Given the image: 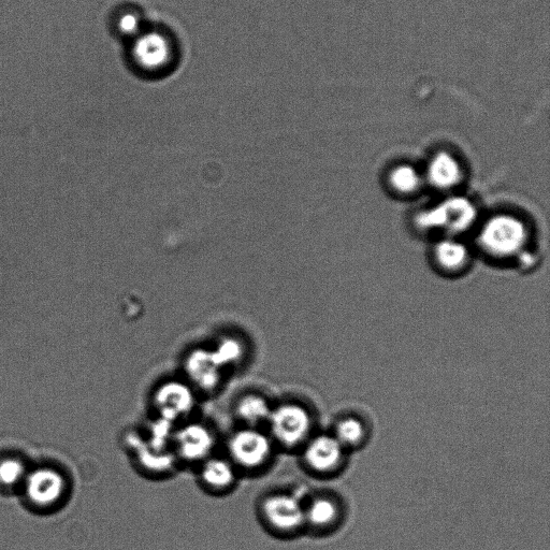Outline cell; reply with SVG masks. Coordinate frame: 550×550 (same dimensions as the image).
<instances>
[{
    "instance_id": "1",
    "label": "cell",
    "mask_w": 550,
    "mask_h": 550,
    "mask_svg": "<svg viewBox=\"0 0 550 550\" xmlns=\"http://www.w3.org/2000/svg\"><path fill=\"white\" fill-rule=\"evenodd\" d=\"M258 523L274 539L291 541L306 533L305 499L289 490L260 496L255 508Z\"/></svg>"
},
{
    "instance_id": "2",
    "label": "cell",
    "mask_w": 550,
    "mask_h": 550,
    "mask_svg": "<svg viewBox=\"0 0 550 550\" xmlns=\"http://www.w3.org/2000/svg\"><path fill=\"white\" fill-rule=\"evenodd\" d=\"M224 454L243 479L266 474L280 452L266 429L237 426L225 440Z\"/></svg>"
},
{
    "instance_id": "3",
    "label": "cell",
    "mask_w": 550,
    "mask_h": 550,
    "mask_svg": "<svg viewBox=\"0 0 550 550\" xmlns=\"http://www.w3.org/2000/svg\"><path fill=\"white\" fill-rule=\"evenodd\" d=\"M266 431L281 453L297 454L315 433V419L297 399L274 402Z\"/></svg>"
},
{
    "instance_id": "4",
    "label": "cell",
    "mask_w": 550,
    "mask_h": 550,
    "mask_svg": "<svg viewBox=\"0 0 550 550\" xmlns=\"http://www.w3.org/2000/svg\"><path fill=\"white\" fill-rule=\"evenodd\" d=\"M200 399L194 388L179 375L154 386L150 405L154 417L178 426L195 417Z\"/></svg>"
},
{
    "instance_id": "5",
    "label": "cell",
    "mask_w": 550,
    "mask_h": 550,
    "mask_svg": "<svg viewBox=\"0 0 550 550\" xmlns=\"http://www.w3.org/2000/svg\"><path fill=\"white\" fill-rule=\"evenodd\" d=\"M220 438L212 425L192 418L176 427L171 442L180 468L195 469L219 450Z\"/></svg>"
},
{
    "instance_id": "6",
    "label": "cell",
    "mask_w": 550,
    "mask_h": 550,
    "mask_svg": "<svg viewBox=\"0 0 550 550\" xmlns=\"http://www.w3.org/2000/svg\"><path fill=\"white\" fill-rule=\"evenodd\" d=\"M228 375L210 344L192 346L182 357L181 376L200 398H212L220 394Z\"/></svg>"
},
{
    "instance_id": "7",
    "label": "cell",
    "mask_w": 550,
    "mask_h": 550,
    "mask_svg": "<svg viewBox=\"0 0 550 550\" xmlns=\"http://www.w3.org/2000/svg\"><path fill=\"white\" fill-rule=\"evenodd\" d=\"M176 57L171 37L159 30L142 31L132 40L129 61L140 74L159 76L170 69Z\"/></svg>"
},
{
    "instance_id": "8",
    "label": "cell",
    "mask_w": 550,
    "mask_h": 550,
    "mask_svg": "<svg viewBox=\"0 0 550 550\" xmlns=\"http://www.w3.org/2000/svg\"><path fill=\"white\" fill-rule=\"evenodd\" d=\"M301 466L317 477L335 475L344 465L346 450L332 433H314L297 453Z\"/></svg>"
},
{
    "instance_id": "9",
    "label": "cell",
    "mask_w": 550,
    "mask_h": 550,
    "mask_svg": "<svg viewBox=\"0 0 550 550\" xmlns=\"http://www.w3.org/2000/svg\"><path fill=\"white\" fill-rule=\"evenodd\" d=\"M527 235L526 226L516 217L498 215L484 226L481 241L489 253L510 256L523 248Z\"/></svg>"
},
{
    "instance_id": "10",
    "label": "cell",
    "mask_w": 550,
    "mask_h": 550,
    "mask_svg": "<svg viewBox=\"0 0 550 550\" xmlns=\"http://www.w3.org/2000/svg\"><path fill=\"white\" fill-rule=\"evenodd\" d=\"M197 484L207 495L224 498L238 489L242 476L225 454L216 453L194 469Z\"/></svg>"
},
{
    "instance_id": "11",
    "label": "cell",
    "mask_w": 550,
    "mask_h": 550,
    "mask_svg": "<svg viewBox=\"0 0 550 550\" xmlns=\"http://www.w3.org/2000/svg\"><path fill=\"white\" fill-rule=\"evenodd\" d=\"M476 219V210L466 198L455 197L444 204L419 214L417 222L422 228H448L452 231L468 229Z\"/></svg>"
},
{
    "instance_id": "12",
    "label": "cell",
    "mask_w": 550,
    "mask_h": 550,
    "mask_svg": "<svg viewBox=\"0 0 550 550\" xmlns=\"http://www.w3.org/2000/svg\"><path fill=\"white\" fill-rule=\"evenodd\" d=\"M23 486L26 499L38 509L53 508L63 499L66 491L64 476L49 468L28 473Z\"/></svg>"
},
{
    "instance_id": "13",
    "label": "cell",
    "mask_w": 550,
    "mask_h": 550,
    "mask_svg": "<svg viewBox=\"0 0 550 550\" xmlns=\"http://www.w3.org/2000/svg\"><path fill=\"white\" fill-rule=\"evenodd\" d=\"M306 533L323 537L341 524L342 506L331 495L317 494L305 499Z\"/></svg>"
},
{
    "instance_id": "14",
    "label": "cell",
    "mask_w": 550,
    "mask_h": 550,
    "mask_svg": "<svg viewBox=\"0 0 550 550\" xmlns=\"http://www.w3.org/2000/svg\"><path fill=\"white\" fill-rule=\"evenodd\" d=\"M273 404L265 394L251 390L238 396L231 411L237 426L265 429Z\"/></svg>"
},
{
    "instance_id": "15",
    "label": "cell",
    "mask_w": 550,
    "mask_h": 550,
    "mask_svg": "<svg viewBox=\"0 0 550 550\" xmlns=\"http://www.w3.org/2000/svg\"><path fill=\"white\" fill-rule=\"evenodd\" d=\"M225 371L230 374L245 365L249 358L248 341L237 332H224L210 344Z\"/></svg>"
},
{
    "instance_id": "16",
    "label": "cell",
    "mask_w": 550,
    "mask_h": 550,
    "mask_svg": "<svg viewBox=\"0 0 550 550\" xmlns=\"http://www.w3.org/2000/svg\"><path fill=\"white\" fill-rule=\"evenodd\" d=\"M430 182L442 190L457 185L462 178V170L451 154L442 152L432 158L428 168Z\"/></svg>"
},
{
    "instance_id": "17",
    "label": "cell",
    "mask_w": 550,
    "mask_h": 550,
    "mask_svg": "<svg viewBox=\"0 0 550 550\" xmlns=\"http://www.w3.org/2000/svg\"><path fill=\"white\" fill-rule=\"evenodd\" d=\"M332 434L349 451L367 441L368 428L359 417L350 415L339 419Z\"/></svg>"
},
{
    "instance_id": "18",
    "label": "cell",
    "mask_w": 550,
    "mask_h": 550,
    "mask_svg": "<svg viewBox=\"0 0 550 550\" xmlns=\"http://www.w3.org/2000/svg\"><path fill=\"white\" fill-rule=\"evenodd\" d=\"M468 256L466 246L457 241L445 240L440 242L436 248L439 264L448 270H457L465 266Z\"/></svg>"
},
{
    "instance_id": "19",
    "label": "cell",
    "mask_w": 550,
    "mask_h": 550,
    "mask_svg": "<svg viewBox=\"0 0 550 550\" xmlns=\"http://www.w3.org/2000/svg\"><path fill=\"white\" fill-rule=\"evenodd\" d=\"M390 185L399 193L411 194L421 185V177L418 172L409 165H402L390 172Z\"/></svg>"
},
{
    "instance_id": "20",
    "label": "cell",
    "mask_w": 550,
    "mask_h": 550,
    "mask_svg": "<svg viewBox=\"0 0 550 550\" xmlns=\"http://www.w3.org/2000/svg\"><path fill=\"white\" fill-rule=\"evenodd\" d=\"M27 474L21 460L12 457L0 460V486L13 488L23 485Z\"/></svg>"
},
{
    "instance_id": "21",
    "label": "cell",
    "mask_w": 550,
    "mask_h": 550,
    "mask_svg": "<svg viewBox=\"0 0 550 550\" xmlns=\"http://www.w3.org/2000/svg\"><path fill=\"white\" fill-rule=\"evenodd\" d=\"M142 25L141 16L135 9L123 10L119 14L117 28L122 37L133 40L143 31Z\"/></svg>"
}]
</instances>
